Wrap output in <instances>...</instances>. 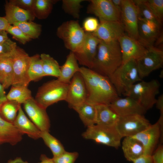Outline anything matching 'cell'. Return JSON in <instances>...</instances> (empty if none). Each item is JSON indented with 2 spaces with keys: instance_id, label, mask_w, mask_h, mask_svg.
I'll use <instances>...</instances> for the list:
<instances>
[{
  "instance_id": "cell-1",
  "label": "cell",
  "mask_w": 163,
  "mask_h": 163,
  "mask_svg": "<svg viewBox=\"0 0 163 163\" xmlns=\"http://www.w3.org/2000/svg\"><path fill=\"white\" fill-rule=\"evenodd\" d=\"M84 79L87 96L86 102L94 105H109L119 97L109 78L85 67H80Z\"/></svg>"
},
{
  "instance_id": "cell-2",
  "label": "cell",
  "mask_w": 163,
  "mask_h": 163,
  "mask_svg": "<svg viewBox=\"0 0 163 163\" xmlns=\"http://www.w3.org/2000/svg\"><path fill=\"white\" fill-rule=\"evenodd\" d=\"M122 63V54L118 41L105 42L100 40L91 69L109 77Z\"/></svg>"
},
{
  "instance_id": "cell-3",
  "label": "cell",
  "mask_w": 163,
  "mask_h": 163,
  "mask_svg": "<svg viewBox=\"0 0 163 163\" xmlns=\"http://www.w3.org/2000/svg\"><path fill=\"white\" fill-rule=\"evenodd\" d=\"M119 96L126 95L132 86L142 80L136 60L130 59L122 64L108 77Z\"/></svg>"
},
{
  "instance_id": "cell-4",
  "label": "cell",
  "mask_w": 163,
  "mask_h": 163,
  "mask_svg": "<svg viewBox=\"0 0 163 163\" xmlns=\"http://www.w3.org/2000/svg\"><path fill=\"white\" fill-rule=\"evenodd\" d=\"M160 87V84L156 79L149 82L142 80L133 85L126 96L135 99L147 111L155 104Z\"/></svg>"
},
{
  "instance_id": "cell-5",
  "label": "cell",
  "mask_w": 163,
  "mask_h": 163,
  "mask_svg": "<svg viewBox=\"0 0 163 163\" xmlns=\"http://www.w3.org/2000/svg\"><path fill=\"white\" fill-rule=\"evenodd\" d=\"M69 87V84L58 79L47 82L39 88L35 100L40 106L46 109L59 101H65Z\"/></svg>"
},
{
  "instance_id": "cell-6",
  "label": "cell",
  "mask_w": 163,
  "mask_h": 163,
  "mask_svg": "<svg viewBox=\"0 0 163 163\" xmlns=\"http://www.w3.org/2000/svg\"><path fill=\"white\" fill-rule=\"evenodd\" d=\"M86 32L77 21L71 20L63 23L57 28L56 35L62 40L65 47L74 53L80 48Z\"/></svg>"
},
{
  "instance_id": "cell-7",
  "label": "cell",
  "mask_w": 163,
  "mask_h": 163,
  "mask_svg": "<svg viewBox=\"0 0 163 163\" xmlns=\"http://www.w3.org/2000/svg\"><path fill=\"white\" fill-rule=\"evenodd\" d=\"M87 139L96 142L118 148L120 145L122 138L115 126L109 127L94 124L87 127L82 134Z\"/></svg>"
},
{
  "instance_id": "cell-8",
  "label": "cell",
  "mask_w": 163,
  "mask_h": 163,
  "mask_svg": "<svg viewBox=\"0 0 163 163\" xmlns=\"http://www.w3.org/2000/svg\"><path fill=\"white\" fill-rule=\"evenodd\" d=\"M11 56L14 72L12 85L27 87L30 82L28 74L30 57L23 49L17 46Z\"/></svg>"
},
{
  "instance_id": "cell-9",
  "label": "cell",
  "mask_w": 163,
  "mask_h": 163,
  "mask_svg": "<svg viewBox=\"0 0 163 163\" xmlns=\"http://www.w3.org/2000/svg\"><path fill=\"white\" fill-rule=\"evenodd\" d=\"M136 61L139 75L142 79L148 76L154 71L162 67L163 50L153 46L148 47L145 54Z\"/></svg>"
},
{
  "instance_id": "cell-10",
  "label": "cell",
  "mask_w": 163,
  "mask_h": 163,
  "mask_svg": "<svg viewBox=\"0 0 163 163\" xmlns=\"http://www.w3.org/2000/svg\"><path fill=\"white\" fill-rule=\"evenodd\" d=\"M150 125L144 115L137 114L119 117L115 127L123 138L133 136Z\"/></svg>"
},
{
  "instance_id": "cell-11",
  "label": "cell",
  "mask_w": 163,
  "mask_h": 163,
  "mask_svg": "<svg viewBox=\"0 0 163 163\" xmlns=\"http://www.w3.org/2000/svg\"><path fill=\"white\" fill-rule=\"evenodd\" d=\"M142 144L145 155H151L159 140L163 142V123L158 120L146 129L132 136Z\"/></svg>"
},
{
  "instance_id": "cell-12",
  "label": "cell",
  "mask_w": 163,
  "mask_h": 163,
  "mask_svg": "<svg viewBox=\"0 0 163 163\" xmlns=\"http://www.w3.org/2000/svg\"><path fill=\"white\" fill-rule=\"evenodd\" d=\"M120 16L126 34L138 40V12L133 0H122Z\"/></svg>"
},
{
  "instance_id": "cell-13",
  "label": "cell",
  "mask_w": 163,
  "mask_h": 163,
  "mask_svg": "<svg viewBox=\"0 0 163 163\" xmlns=\"http://www.w3.org/2000/svg\"><path fill=\"white\" fill-rule=\"evenodd\" d=\"M87 9L88 14L97 17L100 21L121 22L120 13L111 0H90Z\"/></svg>"
},
{
  "instance_id": "cell-14",
  "label": "cell",
  "mask_w": 163,
  "mask_h": 163,
  "mask_svg": "<svg viewBox=\"0 0 163 163\" xmlns=\"http://www.w3.org/2000/svg\"><path fill=\"white\" fill-rule=\"evenodd\" d=\"M100 41L92 33L86 32L82 45L79 49L74 53L80 64L92 69Z\"/></svg>"
},
{
  "instance_id": "cell-15",
  "label": "cell",
  "mask_w": 163,
  "mask_h": 163,
  "mask_svg": "<svg viewBox=\"0 0 163 163\" xmlns=\"http://www.w3.org/2000/svg\"><path fill=\"white\" fill-rule=\"evenodd\" d=\"M87 93L83 78L80 72L76 73L71 79L65 101L73 108L86 101Z\"/></svg>"
},
{
  "instance_id": "cell-16",
  "label": "cell",
  "mask_w": 163,
  "mask_h": 163,
  "mask_svg": "<svg viewBox=\"0 0 163 163\" xmlns=\"http://www.w3.org/2000/svg\"><path fill=\"white\" fill-rule=\"evenodd\" d=\"M118 41L122 53V63L130 59L137 60L142 56L147 50V47L139 40L126 34L120 37Z\"/></svg>"
},
{
  "instance_id": "cell-17",
  "label": "cell",
  "mask_w": 163,
  "mask_h": 163,
  "mask_svg": "<svg viewBox=\"0 0 163 163\" xmlns=\"http://www.w3.org/2000/svg\"><path fill=\"white\" fill-rule=\"evenodd\" d=\"M24 109L34 124L41 131L49 132L50 121L45 109L32 97L24 104Z\"/></svg>"
},
{
  "instance_id": "cell-18",
  "label": "cell",
  "mask_w": 163,
  "mask_h": 163,
  "mask_svg": "<svg viewBox=\"0 0 163 163\" xmlns=\"http://www.w3.org/2000/svg\"><path fill=\"white\" fill-rule=\"evenodd\" d=\"M92 33L105 42L118 41L120 37L126 34L121 22L114 21H100L97 29Z\"/></svg>"
},
{
  "instance_id": "cell-19",
  "label": "cell",
  "mask_w": 163,
  "mask_h": 163,
  "mask_svg": "<svg viewBox=\"0 0 163 163\" xmlns=\"http://www.w3.org/2000/svg\"><path fill=\"white\" fill-rule=\"evenodd\" d=\"M109 105L119 117L137 114L144 115L146 111L137 101L129 96L119 97Z\"/></svg>"
},
{
  "instance_id": "cell-20",
  "label": "cell",
  "mask_w": 163,
  "mask_h": 163,
  "mask_svg": "<svg viewBox=\"0 0 163 163\" xmlns=\"http://www.w3.org/2000/svg\"><path fill=\"white\" fill-rule=\"evenodd\" d=\"M160 26L148 20L139 19V40L146 47L153 46L160 34Z\"/></svg>"
},
{
  "instance_id": "cell-21",
  "label": "cell",
  "mask_w": 163,
  "mask_h": 163,
  "mask_svg": "<svg viewBox=\"0 0 163 163\" xmlns=\"http://www.w3.org/2000/svg\"><path fill=\"white\" fill-rule=\"evenodd\" d=\"M5 15L4 17L9 25L33 21L36 18L33 12L26 10L6 1L5 5Z\"/></svg>"
},
{
  "instance_id": "cell-22",
  "label": "cell",
  "mask_w": 163,
  "mask_h": 163,
  "mask_svg": "<svg viewBox=\"0 0 163 163\" xmlns=\"http://www.w3.org/2000/svg\"><path fill=\"white\" fill-rule=\"evenodd\" d=\"M22 135L13 123L5 120L0 115V144L15 145L22 140Z\"/></svg>"
},
{
  "instance_id": "cell-23",
  "label": "cell",
  "mask_w": 163,
  "mask_h": 163,
  "mask_svg": "<svg viewBox=\"0 0 163 163\" xmlns=\"http://www.w3.org/2000/svg\"><path fill=\"white\" fill-rule=\"evenodd\" d=\"M13 123L23 135L26 134L35 139L40 138L41 131L25 114L21 106Z\"/></svg>"
},
{
  "instance_id": "cell-24",
  "label": "cell",
  "mask_w": 163,
  "mask_h": 163,
  "mask_svg": "<svg viewBox=\"0 0 163 163\" xmlns=\"http://www.w3.org/2000/svg\"><path fill=\"white\" fill-rule=\"evenodd\" d=\"M95 124L109 127L115 126L119 116L109 105L100 104L95 105Z\"/></svg>"
},
{
  "instance_id": "cell-25",
  "label": "cell",
  "mask_w": 163,
  "mask_h": 163,
  "mask_svg": "<svg viewBox=\"0 0 163 163\" xmlns=\"http://www.w3.org/2000/svg\"><path fill=\"white\" fill-rule=\"evenodd\" d=\"M122 149L125 157L133 162L144 154V149L142 143L132 137H125L122 143Z\"/></svg>"
},
{
  "instance_id": "cell-26",
  "label": "cell",
  "mask_w": 163,
  "mask_h": 163,
  "mask_svg": "<svg viewBox=\"0 0 163 163\" xmlns=\"http://www.w3.org/2000/svg\"><path fill=\"white\" fill-rule=\"evenodd\" d=\"M61 74L58 78L59 81L67 84H69L71 79L78 72H80L78 62L73 52L70 51L67 55L64 64L60 66Z\"/></svg>"
},
{
  "instance_id": "cell-27",
  "label": "cell",
  "mask_w": 163,
  "mask_h": 163,
  "mask_svg": "<svg viewBox=\"0 0 163 163\" xmlns=\"http://www.w3.org/2000/svg\"><path fill=\"white\" fill-rule=\"evenodd\" d=\"M14 78L13 61L11 56H0V82L5 89L12 85Z\"/></svg>"
},
{
  "instance_id": "cell-28",
  "label": "cell",
  "mask_w": 163,
  "mask_h": 163,
  "mask_svg": "<svg viewBox=\"0 0 163 163\" xmlns=\"http://www.w3.org/2000/svg\"><path fill=\"white\" fill-rule=\"evenodd\" d=\"M84 124L87 127L95 124V105L86 102L73 107Z\"/></svg>"
},
{
  "instance_id": "cell-29",
  "label": "cell",
  "mask_w": 163,
  "mask_h": 163,
  "mask_svg": "<svg viewBox=\"0 0 163 163\" xmlns=\"http://www.w3.org/2000/svg\"><path fill=\"white\" fill-rule=\"evenodd\" d=\"M44 76H51L58 78L61 74L60 66L58 62L49 55H40Z\"/></svg>"
},
{
  "instance_id": "cell-30",
  "label": "cell",
  "mask_w": 163,
  "mask_h": 163,
  "mask_svg": "<svg viewBox=\"0 0 163 163\" xmlns=\"http://www.w3.org/2000/svg\"><path fill=\"white\" fill-rule=\"evenodd\" d=\"M6 97L7 100L14 101L21 104H24L32 97L31 91L27 87L12 86Z\"/></svg>"
},
{
  "instance_id": "cell-31",
  "label": "cell",
  "mask_w": 163,
  "mask_h": 163,
  "mask_svg": "<svg viewBox=\"0 0 163 163\" xmlns=\"http://www.w3.org/2000/svg\"><path fill=\"white\" fill-rule=\"evenodd\" d=\"M58 1L55 0H35L33 12L35 17L44 19L51 13L53 5Z\"/></svg>"
},
{
  "instance_id": "cell-32",
  "label": "cell",
  "mask_w": 163,
  "mask_h": 163,
  "mask_svg": "<svg viewBox=\"0 0 163 163\" xmlns=\"http://www.w3.org/2000/svg\"><path fill=\"white\" fill-rule=\"evenodd\" d=\"M20 104L16 101L7 100L2 105L0 110V115L5 120L13 123L18 111Z\"/></svg>"
},
{
  "instance_id": "cell-33",
  "label": "cell",
  "mask_w": 163,
  "mask_h": 163,
  "mask_svg": "<svg viewBox=\"0 0 163 163\" xmlns=\"http://www.w3.org/2000/svg\"><path fill=\"white\" fill-rule=\"evenodd\" d=\"M40 138L43 139L46 145L50 149L53 157H57L66 151L61 142L51 135L49 131H41Z\"/></svg>"
},
{
  "instance_id": "cell-34",
  "label": "cell",
  "mask_w": 163,
  "mask_h": 163,
  "mask_svg": "<svg viewBox=\"0 0 163 163\" xmlns=\"http://www.w3.org/2000/svg\"><path fill=\"white\" fill-rule=\"evenodd\" d=\"M28 74L30 82L37 80L44 76L40 55L36 54L30 57Z\"/></svg>"
},
{
  "instance_id": "cell-35",
  "label": "cell",
  "mask_w": 163,
  "mask_h": 163,
  "mask_svg": "<svg viewBox=\"0 0 163 163\" xmlns=\"http://www.w3.org/2000/svg\"><path fill=\"white\" fill-rule=\"evenodd\" d=\"M19 28L27 37L31 39L37 38L42 31V26L32 21H26L13 24Z\"/></svg>"
},
{
  "instance_id": "cell-36",
  "label": "cell",
  "mask_w": 163,
  "mask_h": 163,
  "mask_svg": "<svg viewBox=\"0 0 163 163\" xmlns=\"http://www.w3.org/2000/svg\"><path fill=\"white\" fill-rule=\"evenodd\" d=\"M84 0H63L62 8L66 13L75 18H79L80 9L82 6L81 3Z\"/></svg>"
},
{
  "instance_id": "cell-37",
  "label": "cell",
  "mask_w": 163,
  "mask_h": 163,
  "mask_svg": "<svg viewBox=\"0 0 163 163\" xmlns=\"http://www.w3.org/2000/svg\"><path fill=\"white\" fill-rule=\"evenodd\" d=\"M137 6L139 19L153 22L160 26L161 24L154 16L149 8L146 5L144 0H133Z\"/></svg>"
},
{
  "instance_id": "cell-38",
  "label": "cell",
  "mask_w": 163,
  "mask_h": 163,
  "mask_svg": "<svg viewBox=\"0 0 163 163\" xmlns=\"http://www.w3.org/2000/svg\"><path fill=\"white\" fill-rule=\"evenodd\" d=\"M146 5L161 24L163 19V0H144Z\"/></svg>"
},
{
  "instance_id": "cell-39",
  "label": "cell",
  "mask_w": 163,
  "mask_h": 163,
  "mask_svg": "<svg viewBox=\"0 0 163 163\" xmlns=\"http://www.w3.org/2000/svg\"><path fill=\"white\" fill-rule=\"evenodd\" d=\"M6 31L11 34L13 38L22 44H25L31 40L19 28L14 25H9Z\"/></svg>"
},
{
  "instance_id": "cell-40",
  "label": "cell",
  "mask_w": 163,
  "mask_h": 163,
  "mask_svg": "<svg viewBox=\"0 0 163 163\" xmlns=\"http://www.w3.org/2000/svg\"><path fill=\"white\" fill-rule=\"evenodd\" d=\"M78 155L77 152H69L65 151L60 155L53 157L52 159L54 163H75Z\"/></svg>"
},
{
  "instance_id": "cell-41",
  "label": "cell",
  "mask_w": 163,
  "mask_h": 163,
  "mask_svg": "<svg viewBox=\"0 0 163 163\" xmlns=\"http://www.w3.org/2000/svg\"><path fill=\"white\" fill-rule=\"evenodd\" d=\"M17 47L15 42L8 39L0 43V56H11Z\"/></svg>"
},
{
  "instance_id": "cell-42",
  "label": "cell",
  "mask_w": 163,
  "mask_h": 163,
  "mask_svg": "<svg viewBox=\"0 0 163 163\" xmlns=\"http://www.w3.org/2000/svg\"><path fill=\"white\" fill-rule=\"evenodd\" d=\"M99 24L96 18L93 17H88L84 21L83 28L86 32L92 33L97 30Z\"/></svg>"
},
{
  "instance_id": "cell-43",
  "label": "cell",
  "mask_w": 163,
  "mask_h": 163,
  "mask_svg": "<svg viewBox=\"0 0 163 163\" xmlns=\"http://www.w3.org/2000/svg\"><path fill=\"white\" fill-rule=\"evenodd\" d=\"M8 2L23 9L33 12L35 0H10Z\"/></svg>"
},
{
  "instance_id": "cell-44",
  "label": "cell",
  "mask_w": 163,
  "mask_h": 163,
  "mask_svg": "<svg viewBox=\"0 0 163 163\" xmlns=\"http://www.w3.org/2000/svg\"><path fill=\"white\" fill-rule=\"evenodd\" d=\"M151 157L153 163H163V145L162 144L154 150Z\"/></svg>"
},
{
  "instance_id": "cell-45",
  "label": "cell",
  "mask_w": 163,
  "mask_h": 163,
  "mask_svg": "<svg viewBox=\"0 0 163 163\" xmlns=\"http://www.w3.org/2000/svg\"><path fill=\"white\" fill-rule=\"evenodd\" d=\"M133 163H153L151 155H143L133 161Z\"/></svg>"
},
{
  "instance_id": "cell-46",
  "label": "cell",
  "mask_w": 163,
  "mask_h": 163,
  "mask_svg": "<svg viewBox=\"0 0 163 163\" xmlns=\"http://www.w3.org/2000/svg\"><path fill=\"white\" fill-rule=\"evenodd\" d=\"M155 104L157 109L160 111V114H163V94L160 95L156 99Z\"/></svg>"
},
{
  "instance_id": "cell-47",
  "label": "cell",
  "mask_w": 163,
  "mask_h": 163,
  "mask_svg": "<svg viewBox=\"0 0 163 163\" xmlns=\"http://www.w3.org/2000/svg\"><path fill=\"white\" fill-rule=\"evenodd\" d=\"M162 33H161L157 37V39L155 40L154 44L155 43L156 46H155L156 48L158 47V48L162 50V46L163 42V37Z\"/></svg>"
},
{
  "instance_id": "cell-48",
  "label": "cell",
  "mask_w": 163,
  "mask_h": 163,
  "mask_svg": "<svg viewBox=\"0 0 163 163\" xmlns=\"http://www.w3.org/2000/svg\"><path fill=\"white\" fill-rule=\"evenodd\" d=\"M9 25L4 17H0V30L6 31Z\"/></svg>"
},
{
  "instance_id": "cell-49",
  "label": "cell",
  "mask_w": 163,
  "mask_h": 163,
  "mask_svg": "<svg viewBox=\"0 0 163 163\" xmlns=\"http://www.w3.org/2000/svg\"><path fill=\"white\" fill-rule=\"evenodd\" d=\"M115 8L121 13L122 0H111Z\"/></svg>"
},
{
  "instance_id": "cell-50",
  "label": "cell",
  "mask_w": 163,
  "mask_h": 163,
  "mask_svg": "<svg viewBox=\"0 0 163 163\" xmlns=\"http://www.w3.org/2000/svg\"><path fill=\"white\" fill-rule=\"evenodd\" d=\"M8 38L7 32L5 30H0V43Z\"/></svg>"
},
{
  "instance_id": "cell-51",
  "label": "cell",
  "mask_w": 163,
  "mask_h": 163,
  "mask_svg": "<svg viewBox=\"0 0 163 163\" xmlns=\"http://www.w3.org/2000/svg\"><path fill=\"white\" fill-rule=\"evenodd\" d=\"M40 159L41 161L46 163H54L52 158H48L45 155H41Z\"/></svg>"
},
{
  "instance_id": "cell-52",
  "label": "cell",
  "mask_w": 163,
  "mask_h": 163,
  "mask_svg": "<svg viewBox=\"0 0 163 163\" xmlns=\"http://www.w3.org/2000/svg\"><path fill=\"white\" fill-rule=\"evenodd\" d=\"M7 163H28L23 160L21 158H18L14 160H10Z\"/></svg>"
},
{
  "instance_id": "cell-53",
  "label": "cell",
  "mask_w": 163,
  "mask_h": 163,
  "mask_svg": "<svg viewBox=\"0 0 163 163\" xmlns=\"http://www.w3.org/2000/svg\"><path fill=\"white\" fill-rule=\"evenodd\" d=\"M5 88L0 82V98H6Z\"/></svg>"
},
{
  "instance_id": "cell-54",
  "label": "cell",
  "mask_w": 163,
  "mask_h": 163,
  "mask_svg": "<svg viewBox=\"0 0 163 163\" xmlns=\"http://www.w3.org/2000/svg\"><path fill=\"white\" fill-rule=\"evenodd\" d=\"M7 100L6 97L3 98H0V110L2 104Z\"/></svg>"
},
{
  "instance_id": "cell-55",
  "label": "cell",
  "mask_w": 163,
  "mask_h": 163,
  "mask_svg": "<svg viewBox=\"0 0 163 163\" xmlns=\"http://www.w3.org/2000/svg\"><path fill=\"white\" fill-rule=\"evenodd\" d=\"M163 76V70H161V71L160 75H159V77L161 78H162Z\"/></svg>"
},
{
  "instance_id": "cell-56",
  "label": "cell",
  "mask_w": 163,
  "mask_h": 163,
  "mask_svg": "<svg viewBox=\"0 0 163 163\" xmlns=\"http://www.w3.org/2000/svg\"><path fill=\"white\" fill-rule=\"evenodd\" d=\"M45 163V162H43L41 161V162H39V163Z\"/></svg>"
}]
</instances>
